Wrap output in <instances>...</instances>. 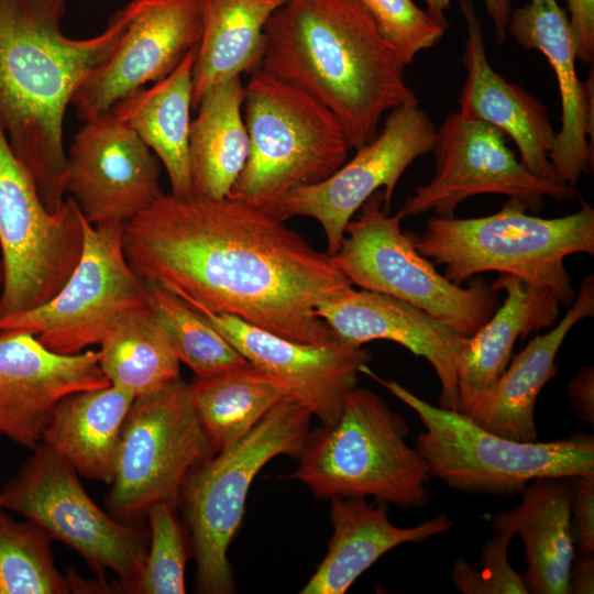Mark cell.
Masks as SVG:
<instances>
[{
    "label": "cell",
    "instance_id": "obj_1",
    "mask_svg": "<svg viewBox=\"0 0 594 594\" xmlns=\"http://www.w3.org/2000/svg\"><path fill=\"white\" fill-rule=\"evenodd\" d=\"M122 242L140 279L198 311L298 342L338 340L316 308L353 285L330 254L262 209L162 193L123 224Z\"/></svg>",
    "mask_w": 594,
    "mask_h": 594
},
{
    "label": "cell",
    "instance_id": "obj_2",
    "mask_svg": "<svg viewBox=\"0 0 594 594\" xmlns=\"http://www.w3.org/2000/svg\"><path fill=\"white\" fill-rule=\"evenodd\" d=\"M67 0H0V122L50 211L65 202L66 109L116 48L145 0H132L90 38L61 29Z\"/></svg>",
    "mask_w": 594,
    "mask_h": 594
},
{
    "label": "cell",
    "instance_id": "obj_3",
    "mask_svg": "<svg viewBox=\"0 0 594 594\" xmlns=\"http://www.w3.org/2000/svg\"><path fill=\"white\" fill-rule=\"evenodd\" d=\"M406 66L359 0H286L264 26L261 68L328 108L351 150L378 134L386 112L418 105Z\"/></svg>",
    "mask_w": 594,
    "mask_h": 594
},
{
    "label": "cell",
    "instance_id": "obj_4",
    "mask_svg": "<svg viewBox=\"0 0 594 594\" xmlns=\"http://www.w3.org/2000/svg\"><path fill=\"white\" fill-rule=\"evenodd\" d=\"M527 210L521 200L509 198L494 215L437 216L422 233H407L415 249L444 266L443 276L454 284L483 272L507 273L548 288L560 305L570 306L576 293L564 258L594 254V209L582 202L579 211L549 219Z\"/></svg>",
    "mask_w": 594,
    "mask_h": 594
},
{
    "label": "cell",
    "instance_id": "obj_5",
    "mask_svg": "<svg viewBox=\"0 0 594 594\" xmlns=\"http://www.w3.org/2000/svg\"><path fill=\"white\" fill-rule=\"evenodd\" d=\"M406 419L378 395L355 386L343 399L339 418L310 432L289 479L317 498L374 497L402 508L430 498L428 465L406 442Z\"/></svg>",
    "mask_w": 594,
    "mask_h": 594
},
{
    "label": "cell",
    "instance_id": "obj_6",
    "mask_svg": "<svg viewBox=\"0 0 594 594\" xmlns=\"http://www.w3.org/2000/svg\"><path fill=\"white\" fill-rule=\"evenodd\" d=\"M360 372L417 413L425 430L416 439V449L431 477L451 488L513 496L535 479L594 475L593 435L578 431L548 442L510 440L484 429L464 413L427 403L396 381L381 378L367 365Z\"/></svg>",
    "mask_w": 594,
    "mask_h": 594
},
{
    "label": "cell",
    "instance_id": "obj_7",
    "mask_svg": "<svg viewBox=\"0 0 594 594\" xmlns=\"http://www.w3.org/2000/svg\"><path fill=\"white\" fill-rule=\"evenodd\" d=\"M243 118L250 152L228 197L264 211L329 177L351 150L328 108L262 68L244 84Z\"/></svg>",
    "mask_w": 594,
    "mask_h": 594
},
{
    "label": "cell",
    "instance_id": "obj_8",
    "mask_svg": "<svg viewBox=\"0 0 594 594\" xmlns=\"http://www.w3.org/2000/svg\"><path fill=\"white\" fill-rule=\"evenodd\" d=\"M311 417L308 408L285 397L237 442L188 472L179 501L191 536L198 593L234 592L228 550L241 525L250 486L275 457L299 458Z\"/></svg>",
    "mask_w": 594,
    "mask_h": 594
},
{
    "label": "cell",
    "instance_id": "obj_9",
    "mask_svg": "<svg viewBox=\"0 0 594 594\" xmlns=\"http://www.w3.org/2000/svg\"><path fill=\"white\" fill-rule=\"evenodd\" d=\"M376 190L345 227L331 255L352 285L386 294L428 312L463 337L474 334L498 306V290L482 277L466 287L450 282L400 229L402 215L383 209Z\"/></svg>",
    "mask_w": 594,
    "mask_h": 594
},
{
    "label": "cell",
    "instance_id": "obj_10",
    "mask_svg": "<svg viewBox=\"0 0 594 594\" xmlns=\"http://www.w3.org/2000/svg\"><path fill=\"white\" fill-rule=\"evenodd\" d=\"M82 215L72 198L50 211L0 122V256L4 282L0 318L52 299L76 267Z\"/></svg>",
    "mask_w": 594,
    "mask_h": 594
},
{
    "label": "cell",
    "instance_id": "obj_11",
    "mask_svg": "<svg viewBox=\"0 0 594 594\" xmlns=\"http://www.w3.org/2000/svg\"><path fill=\"white\" fill-rule=\"evenodd\" d=\"M215 452L180 377L135 397L121 430L109 510L127 522L156 503L176 506L188 472Z\"/></svg>",
    "mask_w": 594,
    "mask_h": 594
},
{
    "label": "cell",
    "instance_id": "obj_12",
    "mask_svg": "<svg viewBox=\"0 0 594 594\" xmlns=\"http://www.w3.org/2000/svg\"><path fill=\"white\" fill-rule=\"evenodd\" d=\"M1 494L3 508L76 550L100 578L109 569L124 588L136 591L147 553L144 535L100 509L57 451L41 442Z\"/></svg>",
    "mask_w": 594,
    "mask_h": 594
},
{
    "label": "cell",
    "instance_id": "obj_13",
    "mask_svg": "<svg viewBox=\"0 0 594 594\" xmlns=\"http://www.w3.org/2000/svg\"><path fill=\"white\" fill-rule=\"evenodd\" d=\"M82 231L79 261L62 289L36 308L0 318V331H28L50 351L73 355L99 345L122 314L151 305L124 255L123 224L92 226L82 217Z\"/></svg>",
    "mask_w": 594,
    "mask_h": 594
},
{
    "label": "cell",
    "instance_id": "obj_14",
    "mask_svg": "<svg viewBox=\"0 0 594 594\" xmlns=\"http://www.w3.org/2000/svg\"><path fill=\"white\" fill-rule=\"evenodd\" d=\"M432 151L435 174L403 204L398 210L403 219L430 210L454 217L463 200L481 194L517 198L532 212L541 209L546 197L566 200L574 196L569 185L526 168L506 145L502 131L458 111L436 130Z\"/></svg>",
    "mask_w": 594,
    "mask_h": 594
},
{
    "label": "cell",
    "instance_id": "obj_15",
    "mask_svg": "<svg viewBox=\"0 0 594 594\" xmlns=\"http://www.w3.org/2000/svg\"><path fill=\"white\" fill-rule=\"evenodd\" d=\"M436 127L418 105L389 111L378 134L326 179L292 190L267 213L286 221L293 217L317 220L327 238V253L340 248L349 221L378 189L389 212L395 187L411 163L432 151Z\"/></svg>",
    "mask_w": 594,
    "mask_h": 594
},
{
    "label": "cell",
    "instance_id": "obj_16",
    "mask_svg": "<svg viewBox=\"0 0 594 594\" xmlns=\"http://www.w3.org/2000/svg\"><path fill=\"white\" fill-rule=\"evenodd\" d=\"M160 175L156 155L109 111L74 136L65 191L88 223L124 224L162 194Z\"/></svg>",
    "mask_w": 594,
    "mask_h": 594
},
{
    "label": "cell",
    "instance_id": "obj_17",
    "mask_svg": "<svg viewBox=\"0 0 594 594\" xmlns=\"http://www.w3.org/2000/svg\"><path fill=\"white\" fill-rule=\"evenodd\" d=\"M201 36L199 0H145L111 52L79 85L70 105L88 121L147 82L168 76Z\"/></svg>",
    "mask_w": 594,
    "mask_h": 594
},
{
    "label": "cell",
    "instance_id": "obj_18",
    "mask_svg": "<svg viewBox=\"0 0 594 594\" xmlns=\"http://www.w3.org/2000/svg\"><path fill=\"white\" fill-rule=\"evenodd\" d=\"M199 312L248 362L279 381L288 396L308 408L322 426L336 422L345 394L358 386L361 367L372 361L363 345L340 340L298 342L232 315Z\"/></svg>",
    "mask_w": 594,
    "mask_h": 594
},
{
    "label": "cell",
    "instance_id": "obj_19",
    "mask_svg": "<svg viewBox=\"0 0 594 594\" xmlns=\"http://www.w3.org/2000/svg\"><path fill=\"white\" fill-rule=\"evenodd\" d=\"M99 351L63 355L23 330L0 331V437L34 449L67 395L110 385Z\"/></svg>",
    "mask_w": 594,
    "mask_h": 594
},
{
    "label": "cell",
    "instance_id": "obj_20",
    "mask_svg": "<svg viewBox=\"0 0 594 594\" xmlns=\"http://www.w3.org/2000/svg\"><path fill=\"white\" fill-rule=\"evenodd\" d=\"M316 311L344 343L362 346L374 340H387L426 359L440 382V407L461 411L457 359L466 337L416 306L362 288L352 287L318 305Z\"/></svg>",
    "mask_w": 594,
    "mask_h": 594
},
{
    "label": "cell",
    "instance_id": "obj_21",
    "mask_svg": "<svg viewBox=\"0 0 594 594\" xmlns=\"http://www.w3.org/2000/svg\"><path fill=\"white\" fill-rule=\"evenodd\" d=\"M507 33L526 50H538L552 67L561 98V128L550 153L558 178L574 188L593 165V76H578L569 16L557 0H529L512 11Z\"/></svg>",
    "mask_w": 594,
    "mask_h": 594
},
{
    "label": "cell",
    "instance_id": "obj_22",
    "mask_svg": "<svg viewBox=\"0 0 594 594\" xmlns=\"http://www.w3.org/2000/svg\"><path fill=\"white\" fill-rule=\"evenodd\" d=\"M460 10L466 25L462 55L466 77L458 112L464 118L484 121L508 135L519 151V161L531 173L561 182L550 162L558 131L546 106L493 69L473 2L460 0Z\"/></svg>",
    "mask_w": 594,
    "mask_h": 594
},
{
    "label": "cell",
    "instance_id": "obj_23",
    "mask_svg": "<svg viewBox=\"0 0 594 594\" xmlns=\"http://www.w3.org/2000/svg\"><path fill=\"white\" fill-rule=\"evenodd\" d=\"M593 315L594 277L588 275L561 321L549 332L535 336L512 356L505 371L466 415L497 436L520 442L537 441V398L559 373L556 358L570 330Z\"/></svg>",
    "mask_w": 594,
    "mask_h": 594
},
{
    "label": "cell",
    "instance_id": "obj_24",
    "mask_svg": "<svg viewBox=\"0 0 594 594\" xmlns=\"http://www.w3.org/2000/svg\"><path fill=\"white\" fill-rule=\"evenodd\" d=\"M332 535L328 551L300 594H343L354 581L389 550L448 531L453 521L439 515L402 528L388 518L386 503L365 498L331 497Z\"/></svg>",
    "mask_w": 594,
    "mask_h": 594
},
{
    "label": "cell",
    "instance_id": "obj_25",
    "mask_svg": "<svg viewBox=\"0 0 594 594\" xmlns=\"http://www.w3.org/2000/svg\"><path fill=\"white\" fill-rule=\"evenodd\" d=\"M492 286L506 297L491 318L466 337L457 359L458 396L466 414L505 371L518 338L552 327L560 302L546 287L501 273Z\"/></svg>",
    "mask_w": 594,
    "mask_h": 594
},
{
    "label": "cell",
    "instance_id": "obj_26",
    "mask_svg": "<svg viewBox=\"0 0 594 594\" xmlns=\"http://www.w3.org/2000/svg\"><path fill=\"white\" fill-rule=\"evenodd\" d=\"M491 524L494 534L521 538L527 563L522 578L529 594H568L575 554L569 477L532 480L521 492L520 504L498 513Z\"/></svg>",
    "mask_w": 594,
    "mask_h": 594
},
{
    "label": "cell",
    "instance_id": "obj_27",
    "mask_svg": "<svg viewBox=\"0 0 594 594\" xmlns=\"http://www.w3.org/2000/svg\"><path fill=\"white\" fill-rule=\"evenodd\" d=\"M196 54L197 46L168 76L129 94L110 109L156 155L168 175L170 194L180 198L191 196L188 143Z\"/></svg>",
    "mask_w": 594,
    "mask_h": 594
},
{
    "label": "cell",
    "instance_id": "obj_28",
    "mask_svg": "<svg viewBox=\"0 0 594 594\" xmlns=\"http://www.w3.org/2000/svg\"><path fill=\"white\" fill-rule=\"evenodd\" d=\"M243 100L241 76L212 86L200 98L189 129L191 196L226 198L241 174L250 152Z\"/></svg>",
    "mask_w": 594,
    "mask_h": 594
},
{
    "label": "cell",
    "instance_id": "obj_29",
    "mask_svg": "<svg viewBox=\"0 0 594 594\" xmlns=\"http://www.w3.org/2000/svg\"><path fill=\"white\" fill-rule=\"evenodd\" d=\"M134 398L111 384L72 393L57 404L42 442L80 474L111 484L121 430Z\"/></svg>",
    "mask_w": 594,
    "mask_h": 594
},
{
    "label": "cell",
    "instance_id": "obj_30",
    "mask_svg": "<svg viewBox=\"0 0 594 594\" xmlns=\"http://www.w3.org/2000/svg\"><path fill=\"white\" fill-rule=\"evenodd\" d=\"M286 0H199L201 36L193 67V110L215 85L262 66L264 26Z\"/></svg>",
    "mask_w": 594,
    "mask_h": 594
},
{
    "label": "cell",
    "instance_id": "obj_31",
    "mask_svg": "<svg viewBox=\"0 0 594 594\" xmlns=\"http://www.w3.org/2000/svg\"><path fill=\"white\" fill-rule=\"evenodd\" d=\"M188 389L216 452L237 442L272 407L289 397L279 381L248 361L210 375L195 376Z\"/></svg>",
    "mask_w": 594,
    "mask_h": 594
},
{
    "label": "cell",
    "instance_id": "obj_32",
    "mask_svg": "<svg viewBox=\"0 0 594 594\" xmlns=\"http://www.w3.org/2000/svg\"><path fill=\"white\" fill-rule=\"evenodd\" d=\"M99 345L100 367L110 384L134 397L179 377V360L152 305L122 314Z\"/></svg>",
    "mask_w": 594,
    "mask_h": 594
},
{
    "label": "cell",
    "instance_id": "obj_33",
    "mask_svg": "<svg viewBox=\"0 0 594 594\" xmlns=\"http://www.w3.org/2000/svg\"><path fill=\"white\" fill-rule=\"evenodd\" d=\"M146 286L152 308L174 353L196 376L210 375L246 362L202 314L162 286Z\"/></svg>",
    "mask_w": 594,
    "mask_h": 594
},
{
    "label": "cell",
    "instance_id": "obj_34",
    "mask_svg": "<svg viewBox=\"0 0 594 594\" xmlns=\"http://www.w3.org/2000/svg\"><path fill=\"white\" fill-rule=\"evenodd\" d=\"M51 536L32 521H16L0 507V594H63L72 585L55 568Z\"/></svg>",
    "mask_w": 594,
    "mask_h": 594
},
{
    "label": "cell",
    "instance_id": "obj_35",
    "mask_svg": "<svg viewBox=\"0 0 594 594\" xmlns=\"http://www.w3.org/2000/svg\"><path fill=\"white\" fill-rule=\"evenodd\" d=\"M175 505L161 502L152 505L146 515L151 543L136 586L145 594H184L185 565L188 551Z\"/></svg>",
    "mask_w": 594,
    "mask_h": 594
},
{
    "label": "cell",
    "instance_id": "obj_36",
    "mask_svg": "<svg viewBox=\"0 0 594 594\" xmlns=\"http://www.w3.org/2000/svg\"><path fill=\"white\" fill-rule=\"evenodd\" d=\"M378 33L400 54L406 65L436 46L448 28L436 22L411 0H359Z\"/></svg>",
    "mask_w": 594,
    "mask_h": 594
},
{
    "label": "cell",
    "instance_id": "obj_37",
    "mask_svg": "<svg viewBox=\"0 0 594 594\" xmlns=\"http://www.w3.org/2000/svg\"><path fill=\"white\" fill-rule=\"evenodd\" d=\"M514 536L495 534L486 539L481 553V568L458 558L450 578L462 594H529L522 574L516 572L508 561V548Z\"/></svg>",
    "mask_w": 594,
    "mask_h": 594
},
{
    "label": "cell",
    "instance_id": "obj_38",
    "mask_svg": "<svg viewBox=\"0 0 594 594\" xmlns=\"http://www.w3.org/2000/svg\"><path fill=\"white\" fill-rule=\"evenodd\" d=\"M571 528L580 554L594 556V475L569 477Z\"/></svg>",
    "mask_w": 594,
    "mask_h": 594
},
{
    "label": "cell",
    "instance_id": "obj_39",
    "mask_svg": "<svg viewBox=\"0 0 594 594\" xmlns=\"http://www.w3.org/2000/svg\"><path fill=\"white\" fill-rule=\"evenodd\" d=\"M576 57L583 63L594 58V0H565Z\"/></svg>",
    "mask_w": 594,
    "mask_h": 594
},
{
    "label": "cell",
    "instance_id": "obj_40",
    "mask_svg": "<svg viewBox=\"0 0 594 594\" xmlns=\"http://www.w3.org/2000/svg\"><path fill=\"white\" fill-rule=\"evenodd\" d=\"M425 1L427 4V13L439 24L449 28L444 11L450 7L452 0ZM483 2L488 16L493 21L497 42H505L510 13L513 11L512 0H483Z\"/></svg>",
    "mask_w": 594,
    "mask_h": 594
},
{
    "label": "cell",
    "instance_id": "obj_41",
    "mask_svg": "<svg viewBox=\"0 0 594 594\" xmlns=\"http://www.w3.org/2000/svg\"><path fill=\"white\" fill-rule=\"evenodd\" d=\"M571 407L580 420L594 425V369H580L568 385Z\"/></svg>",
    "mask_w": 594,
    "mask_h": 594
},
{
    "label": "cell",
    "instance_id": "obj_42",
    "mask_svg": "<svg viewBox=\"0 0 594 594\" xmlns=\"http://www.w3.org/2000/svg\"><path fill=\"white\" fill-rule=\"evenodd\" d=\"M594 592V556L574 554L568 578V594Z\"/></svg>",
    "mask_w": 594,
    "mask_h": 594
},
{
    "label": "cell",
    "instance_id": "obj_43",
    "mask_svg": "<svg viewBox=\"0 0 594 594\" xmlns=\"http://www.w3.org/2000/svg\"><path fill=\"white\" fill-rule=\"evenodd\" d=\"M3 282H4V273H3V266H2V261L0 256V297H1L2 288H3Z\"/></svg>",
    "mask_w": 594,
    "mask_h": 594
},
{
    "label": "cell",
    "instance_id": "obj_44",
    "mask_svg": "<svg viewBox=\"0 0 594 594\" xmlns=\"http://www.w3.org/2000/svg\"><path fill=\"white\" fill-rule=\"evenodd\" d=\"M0 507H2V508H3V498H2V494H1V492H0Z\"/></svg>",
    "mask_w": 594,
    "mask_h": 594
}]
</instances>
